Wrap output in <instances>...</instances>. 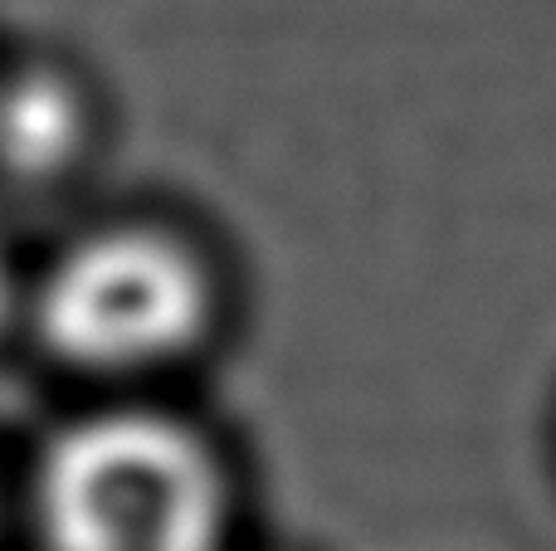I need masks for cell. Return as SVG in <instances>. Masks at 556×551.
Segmentation results:
<instances>
[{"instance_id": "3", "label": "cell", "mask_w": 556, "mask_h": 551, "mask_svg": "<svg viewBox=\"0 0 556 551\" xmlns=\"http://www.w3.org/2000/svg\"><path fill=\"white\" fill-rule=\"evenodd\" d=\"M88 142V103L54 68H25L0 84V171L54 181Z\"/></svg>"}, {"instance_id": "2", "label": "cell", "mask_w": 556, "mask_h": 551, "mask_svg": "<svg viewBox=\"0 0 556 551\" xmlns=\"http://www.w3.org/2000/svg\"><path fill=\"white\" fill-rule=\"evenodd\" d=\"M215 318L211 269L191 244L152 225L84 234L49 264L35 322L59 361L98 376H132L181 361Z\"/></svg>"}, {"instance_id": "4", "label": "cell", "mask_w": 556, "mask_h": 551, "mask_svg": "<svg viewBox=\"0 0 556 551\" xmlns=\"http://www.w3.org/2000/svg\"><path fill=\"white\" fill-rule=\"evenodd\" d=\"M10 308H15V279H10L5 249H0V328H5V322H10Z\"/></svg>"}, {"instance_id": "1", "label": "cell", "mask_w": 556, "mask_h": 551, "mask_svg": "<svg viewBox=\"0 0 556 551\" xmlns=\"http://www.w3.org/2000/svg\"><path fill=\"white\" fill-rule=\"evenodd\" d=\"M225 517L211 445L152 410L68 425L35 478L39 551H225Z\"/></svg>"}]
</instances>
